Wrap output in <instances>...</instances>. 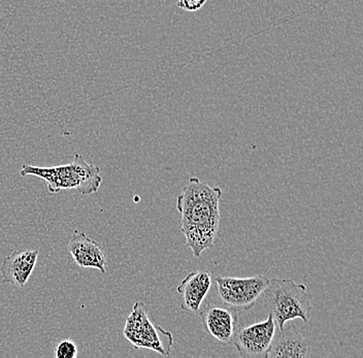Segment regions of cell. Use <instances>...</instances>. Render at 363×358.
Here are the masks:
<instances>
[{
	"label": "cell",
	"mask_w": 363,
	"mask_h": 358,
	"mask_svg": "<svg viewBox=\"0 0 363 358\" xmlns=\"http://www.w3.org/2000/svg\"><path fill=\"white\" fill-rule=\"evenodd\" d=\"M222 190L192 177L177 198V210L181 214V230L186 245L195 258L214 246L219 233L220 199Z\"/></svg>",
	"instance_id": "cell-1"
},
{
	"label": "cell",
	"mask_w": 363,
	"mask_h": 358,
	"mask_svg": "<svg viewBox=\"0 0 363 358\" xmlns=\"http://www.w3.org/2000/svg\"><path fill=\"white\" fill-rule=\"evenodd\" d=\"M21 177H38L48 185L50 194H58L61 190H76L84 196L97 194L102 183L101 169L88 163L79 154L72 162L52 167L22 165Z\"/></svg>",
	"instance_id": "cell-2"
},
{
	"label": "cell",
	"mask_w": 363,
	"mask_h": 358,
	"mask_svg": "<svg viewBox=\"0 0 363 358\" xmlns=\"http://www.w3.org/2000/svg\"><path fill=\"white\" fill-rule=\"evenodd\" d=\"M262 296L263 305L279 330H283L287 321L299 318L308 323L310 319L313 296L305 284L292 279H271Z\"/></svg>",
	"instance_id": "cell-3"
},
{
	"label": "cell",
	"mask_w": 363,
	"mask_h": 358,
	"mask_svg": "<svg viewBox=\"0 0 363 358\" xmlns=\"http://www.w3.org/2000/svg\"><path fill=\"white\" fill-rule=\"evenodd\" d=\"M124 337L136 349H147L169 357L174 345V335L156 325L150 317L147 306L136 301L127 317Z\"/></svg>",
	"instance_id": "cell-4"
},
{
	"label": "cell",
	"mask_w": 363,
	"mask_h": 358,
	"mask_svg": "<svg viewBox=\"0 0 363 358\" xmlns=\"http://www.w3.org/2000/svg\"><path fill=\"white\" fill-rule=\"evenodd\" d=\"M215 281L224 305L235 310H249L262 296L269 279L263 275L249 278L218 276Z\"/></svg>",
	"instance_id": "cell-5"
},
{
	"label": "cell",
	"mask_w": 363,
	"mask_h": 358,
	"mask_svg": "<svg viewBox=\"0 0 363 358\" xmlns=\"http://www.w3.org/2000/svg\"><path fill=\"white\" fill-rule=\"evenodd\" d=\"M276 330V321L269 313L265 320L238 328L233 343L242 357L267 358Z\"/></svg>",
	"instance_id": "cell-6"
},
{
	"label": "cell",
	"mask_w": 363,
	"mask_h": 358,
	"mask_svg": "<svg viewBox=\"0 0 363 358\" xmlns=\"http://www.w3.org/2000/svg\"><path fill=\"white\" fill-rule=\"evenodd\" d=\"M199 314H201L204 330L214 339L223 344L233 342L238 330V310L228 306L208 305Z\"/></svg>",
	"instance_id": "cell-7"
},
{
	"label": "cell",
	"mask_w": 363,
	"mask_h": 358,
	"mask_svg": "<svg viewBox=\"0 0 363 358\" xmlns=\"http://www.w3.org/2000/svg\"><path fill=\"white\" fill-rule=\"evenodd\" d=\"M312 357L310 341L294 325L278 330L267 358H306Z\"/></svg>",
	"instance_id": "cell-8"
},
{
	"label": "cell",
	"mask_w": 363,
	"mask_h": 358,
	"mask_svg": "<svg viewBox=\"0 0 363 358\" xmlns=\"http://www.w3.org/2000/svg\"><path fill=\"white\" fill-rule=\"evenodd\" d=\"M38 258V250L17 251L6 256L0 267L2 283L23 289L33 275Z\"/></svg>",
	"instance_id": "cell-9"
},
{
	"label": "cell",
	"mask_w": 363,
	"mask_h": 358,
	"mask_svg": "<svg viewBox=\"0 0 363 358\" xmlns=\"http://www.w3.org/2000/svg\"><path fill=\"white\" fill-rule=\"evenodd\" d=\"M212 286V275L206 269L188 274L180 283L177 291L181 294V308L184 311L199 314L204 298Z\"/></svg>",
	"instance_id": "cell-10"
},
{
	"label": "cell",
	"mask_w": 363,
	"mask_h": 358,
	"mask_svg": "<svg viewBox=\"0 0 363 358\" xmlns=\"http://www.w3.org/2000/svg\"><path fill=\"white\" fill-rule=\"evenodd\" d=\"M68 251L79 267L99 269L106 274V257L104 249L85 233H74L68 244Z\"/></svg>",
	"instance_id": "cell-11"
},
{
	"label": "cell",
	"mask_w": 363,
	"mask_h": 358,
	"mask_svg": "<svg viewBox=\"0 0 363 358\" xmlns=\"http://www.w3.org/2000/svg\"><path fill=\"white\" fill-rule=\"evenodd\" d=\"M54 357L56 358H76L78 357V347L72 340H61L56 346Z\"/></svg>",
	"instance_id": "cell-12"
},
{
	"label": "cell",
	"mask_w": 363,
	"mask_h": 358,
	"mask_svg": "<svg viewBox=\"0 0 363 358\" xmlns=\"http://www.w3.org/2000/svg\"><path fill=\"white\" fill-rule=\"evenodd\" d=\"M208 0H178L177 6L187 12H196L206 4Z\"/></svg>",
	"instance_id": "cell-13"
}]
</instances>
